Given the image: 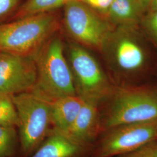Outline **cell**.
Listing matches in <instances>:
<instances>
[{"label": "cell", "mask_w": 157, "mask_h": 157, "mask_svg": "<svg viewBox=\"0 0 157 157\" xmlns=\"http://www.w3.org/2000/svg\"><path fill=\"white\" fill-rule=\"evenodd\" d=\"M34 58L37 78L35 86L30 91L49 101L78 95L73 73L64 56L61 40L51 38Z\"/></svg>", "instance_id": "1"}, {"label": "cell", "mask_w": 157, "mask_h": 157, "mask_svg": "<svg viewBox=\"0 0 157 157\" xmlns=\"http://www.w3.org/2000/svg\"><path fill=\"white\" fill-rule=\"evenodd\" d=\"M57 27L56 17L50 12L0 25V52L35 57Z\"/></svg>", "instance_id": "2"}, {"label": "cell", "mask_w": 157, "mask_h": 157, "mask_svg": "<svg viewBox=\"0 0 157 157\" xmlns=\"http://www.w3.org/2000/svg\"><path fill=\"white\" fill-rule=\"evenodd\" d=\"M17 109L20 157H29L49 134L51 128L50 101L28 91L12 95Z\"/></svg>", "instance_id": "3"}, {"label": "cell", "mask_w": 157, "mask_h": 157, "mask_svg": "<svg viewBox=\"0 0 157 157\" xmlns=\"http://www.w3.org/2000/svg\"><path fill=\"white\" fill-rule=\"evenodd\" d=\"M157 119V91L147 89L120 90L115 95L101 130Z\"/></svg>", "instance_id": "4"}, {"label": "cell", "mask_w": 157, "mask_h": 157, "mask_svg": "<svg viewBox=\"0 0 157 157\" xmlns=\"http://www.w3.org/2000/svg\"><path fill=\"white\" fill-rule=\"evenodd\" d=\"M69 54L77 94L84 101L98 103L111 91L107 76L95 58L83 47L72 44Z\"/></svg>", "instance_id": "5"}, {"label": "cell", "mask_w": 157, "mask_h": 157, "mask_svg": "<svg viewBox=\"0 0 157 157\" xmlns=\"http://www.w3.org/2000/svg\"><path fill=\"white\" fill-rule=\"evenodd\" d=\"M105 132L98 147L97 157L121 156L157 140V119L122 124Z\"/></svg>", "instance_id": "6"}, {"label": "cell", "mask_w": 157, "mask_h": 157, "mask_svg": "<svg viewBox=\"0 0 157 157\" xmlns=\"http://www.w3.org/2000/svg\"><path fill=\"white\" fill-rule=\"evenodd\" d=\"M64 21L67 32L75 39L93 47L103 48L112 33L108 24L79 1L64 6Z\"/></svg>", "instance_id": "7"}, {"label": "cell", "mask_w": 157, "mask_h": 157, "mask_svg": "<svg viewBox=\"0 0 157 157\" xmlns=\"http://www.w3.org/2000/svg\"><path fill=\"white\" fill-rule=\"evenodd\" d=\"M37 68L33 56L0 52V92L13 95L35 86Z\"/></svg>", "instance_id": "8"}, {"label": "cell", "mask_w": 157, "mask_h": 157, "mask_svg": "<svg viewBox=\"0 0 157 157\" xmlns=\"http://www.w3.org/2000/svg\"><path fill=\"white\" fill-rule=\"evenodd\" d=\"M117 33H111L110 43L113 60L119 68L132 72L140 69L144 64L145 55L139 43L129 33L127 28H121Z\"/></svg>", "instance_id": "9"}, {"label": "cell", "mask_w": 157, "mask_h": 157, "mask_svg": "<svg viewBox=\"0 0 157 157\" xmlns=\"http://www.w3.org/2000/svg\"><path fill=\"white\" fill-rule=\"evenodd\" d=\"M98 104L94 101H84L72 125L62 134L84 148L93 143L101 130Z\"/></svg>", "instance_id": "10"}, {"label": "cell", "mask_w": 157, "mask_h": 157, "mask_svg": "<svg viewBox=\"0 0 157 157\" xmlns=\"http://www.w3.org/2000/svg\"><path fill=\"white\" fill-rule=\"evenodd\" d=\"M84 100L78 95H69L50 101L52 129L63 133L72 125Z\"/></svg>", "instance_id": "11"}, {"label": "cell", "mask_w": 157, "mask_h": 157, "mask_svg": "<svg viewBox=\"0 0 157 157\" xmlns=\"http://www.w3.org/2000/svg\"><path fill=\"white\" fill-rule=\"evenodd\" d=\"M84 147L51 129L45 140L29 157H79Z\"/></svg>", "instance_id": "12"}, {"label": "cell", "mask_w": 157, "mask_h": 157, "mask_svg": "<svg viewBox=\"0 0 157 157\" xmlns=\"http://www.w3.org/2000/svg\"><path fill=\"white\" fill-rule=\"evenodd\" d=\"M143 11L139 0H113L107 14L121 28H132L140 21Z\"/></svg>", "instance_id": "13"}, {"label": "cell", "mask_w": 157, "mask_h": 157, "mask_svg": "<svg viewBox=\"0 0 157 157\" xmlns=\"http://www.w3.org/2000/svg\"><path fill=\"white\" fill-rule=\"evenodd\" d=\"M73 1L78 0H27L17 10L14 18L18 19L49 12L61 6H65Z\"/></svg>", "instance_id": "14"}, {"label": "cell", "mask_w": 157, "mask_h": 157, "mask_svg": "<svg viewBox=\"0 0 157 157\" xmlns=\"http://www.w3.org/2000/svg\"><path fill=\"white\" fill-rule=\"evenodd\" d=\"M19 151L17 128L0 126V157H13Z\"/></svg>", "instance_id": "15"}, {"label": "cell", "mask_w": 157, "mask_h": 157, "mask_svg": "<svg viewBox=\"0 0 157 157\" xmlns=\"http://www.w3.org/2000/svg\"><path fill=\"white\" fill-rule=\"evenodd\" d=\"M17 113L12 95L0 92V126L17 128Z\"/></svg>", "instance_id": "16"}, {"label": "cell", "mask_w": 157, "mask_h": 157, "mask_svg": "<svg viewBox=\"0 0 157 157\" xmlns=\"http://www.w3.org/2000/svg\"><path fill=\"white\" fill-rule=\"evenodd\" d=\"M120 157H157V140L146 144Z\"/></svg>", "instance_id": "17"}, {"label": "cell", "mask_w": 157, "mask_h": 157, "mask_svg": "<svg viewBox=\"0 0 157 157\" xmlns=\"http://www.w3.org/2000/svg\"><path fill=\"white\" fill-rule=\"evenodd\" d=\"M143 24L146 32L157 44V10L152 11L144 19Z\"/></svg>", "instance_id": "18"}, {"label": "cell", "mask_w": 157, "mask_h": 157, "mask_svg": "<svg viewBox=\"0 0 157 157\" xmlns=\"http://www.w3.org/2000/svg\"><path fill=\"white\" fill-rule=\"evenodd\" d=\"M93 10L107 13L113 0H78Z\"/></svg>", "instance_id": "19"}, {"label": "cell", "mask_w": 157, "mask_h": 157, "mask_svg": "<svg viewBox=\"0 0 157 157\" xmlns=\"http://www.w3.org/2000/svg\"><path fill=\"white\" fill-rule=\"evenodd\" d=\"M19 2V0H0V21L13 11Z\"/></svg>", "instance_id": "20"}, {"label": "cell", "mask_w": 157, "mask_h": 157, "mask_svg": "<svg viewBox=\"0 0 157 157\" xmlns=\"http://www.w3.org/2000/svg\"><path fill=\"white\" fill-rule=\"evenodd\" d=\"M139 1L143 10L145 11L149 6L151 5L153 0H139Z\"/></svg>", "instance_id": "21"}, {"label": "cell", "mask_w": 157, "mask_h": 157, "mask_svg": "<svg viewBox=\"0 0 157 157\" xmlns=\"http://www.w3.org/2000/svg\"><path fill=\"white\" fill-rule=\"evenodd\" d=\"M151 6L152 11L157 10V0H153Z\"/></svg>", "instance_id": "22"}]
</instances>
